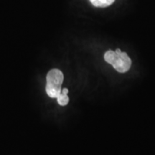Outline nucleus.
I'll use <instances>...</instances> for the list:
<instances>
[{
    "mask_svg": "<svg viewBox=\"0 0 155 155\" xmlns=\"http://www.w3.org/2000/svg\"><path fill=\"white\" fill-rule=\"evenodd\" d=\"M104 60L112 65L116 71L121 73L127 72L131 65V58L120 49H116V51L108 50L104 55Z\"/></svg>",
    "mask_w": 155,
    "mask_h": 155,
    "instance_id": "1",
    "label": "nucleus"
},
{
    "mask_svg": "<svg viewBox=\"0 0 155 155\" xmlns=\"http://www.w3.org/2000/svg\"><path fill=\"white\" fill-rule=\"evenodd\" d=\"M63 73L58 69L50 70L46 76V93L50 98H57L62 91Z\"/></svg>",
    "mask_w": 155,
    "mask_h": 155,
    "instance_id": "2",
    "label": "nucleus"
},
{
    "mask_svg": "<svg viewBox=\"0 0 155 155\" xmlns=\"http://www.w3.org/2000/svg\"><path fill=\"white\" fill-rule=\"evenodd\" d=\"M68 90L67 88H63L61 91V93L57 97V101L59 105L64 106L68 104L69 98L68 96Z\"/></svg>",
    "mask_w": 155,
    "mask_h": 155,
    "instance_id": "3",
    "label": "nucleus"
},
{
    "mask_svg": "<svg viewBox=\"0 0 155 155\" xmlns=\"http://www.w3.org/2000/svg\"><path fill=\"white\" fill-rule=\"evenodd\" d=\"M115 0H90L91 4L96 7H106L112 5Z\"/></svg>",
    "mask_w": 155,
    "mask_h": 155,
    "instance_id": "4",
    "label": "nucleus"
}]
</instances>
